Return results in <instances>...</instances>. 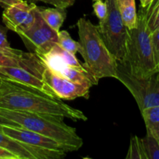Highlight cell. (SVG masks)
<instances>
[{
	"instance_id": "23",
	"label": "cell",
	"mask_w": 159,
	"mask_h": 159,
	"mask_svg": "<svg viewBox=\"0 0 159 159\" xmlns=\"http://www.w3.org/2000/svg\"><path fill=\"white\" fill-rule=\"evenodd\" d=\"M152 52L157 71L159 72V30L151 34Z\"/></svg>"
},
{
	"instance_id": "3",
	"label": "cell",
	"mask_w": 159,
	"mask_h": 159,
	"mask_svg": "<svg viewBox=\"0 0 159 159\" xmlns=\"http://www.w3.org/2000/svg\"><path fill=\"white\" fill-rule=\"evenodd\" d=\"M0 115L20 124L23 128L33 130L52 138L65 145L69 152L82 148L83 141L74 127L64 122L63 116L30 113L0 108Z\"/></svg>"
},
{
	"instance_id": "13",
	"label": "cell",
	"mask_w": 159,
	"mask_h": 159,
	"mask_svg": "<svg viewBox=\"0 0 159 159\" xmlns=\"http://www.w3.org/2000/svg\"><path fill=\"white\" fill-rule=\"evenodd\" d=\"M0 76L4 79L20 82L41 90L51 97L58 99L52 90L43 82L41 79L37 77L30 71L20 67H0Z\"/></svg>"
},
{
	"instance_id": "18",
	"label": "cell",
	"mask_w": 159,
	"mask_h": 159,
	"mask_svg": "<svg viewBox=\"0 0 159 159\" xmlns=\"http://www.w3.org/2000/svg\"><path fill=\"white\" fill-rule=\"evenodd\" d=\"M57 44L64 50L75 55L80 49V43L73 40L67 30H61L57 34Z\"/></svg>"
},
{
	"instance_id": "11",
	"label": "cell",
	"mask_w": 159,
	"mask_h": 159,
	"mask_svg": "<svg viewBox=\"0 0 159 159\" xmlns=\"http://www.w3.org/2000/svg\"><path fill=\"white\" fill-rule=\"evenodd\" d=\"M38 57L43 62L45 67L51 70L54 74L68 79L71 82L88 85L89 87L98 85L99 83V80L96 78L82 72L73 67L69 66L58 56L53 54L51 51L41 56H39Z\"/></svg>"
},
{
	"instance_id": "31",
	"label": "cell",
	"mask_w": 159,
	"mask_h": 159,
	"mask_svg": "<svg viewBox=\"0 0 159 159\" xmlns=\"http://www.w3.org/2000/svg\"><path fill=\"white\" fill-rule=\"evenodd\" d=\"M158 1H159V0H153V2H152V4H151L150 7H152V6H154V5H155V4H156V3L158 2ZM150 7H149V8H150ZM149 8H148V9H149ZM146 11H147V10H146ZM146 11H145V12H146Z\"/></svg>"
},
{
	"instance_id": "32",
	"label": "cell",
	"mask_w": 159,
	"mask_h": 159,
	"mask_svg": "<svg viewBox=\"0 0 159 159\" xmlns=\"http://www.w3.org/2000/svg\"><path fill=\"white\" fill-rule=\"evenodd\" d=\"M2 78L0 76V88H1V86H2Z\"/></svg>"
},
{
	"instance_id": "8",
	"label": "cell",
	"mask_w": 159,
	"mask_h": 159,
	"mask_svg": "<svg viewBox=\"0 0 159 159\" xmlns=\"http://www.w3.org/2000/svg\"><path fill=\"white\" fill-rule=\"evenodd\" d=\"M38 6L26 0L5 8L2 12V21L9 30L17 34L27 30L36 20Z\"/></svg>"
},
{
	"instance_id": "15",
	"label": "cell",
	"mask_w": 159,
	"mask_h": 159,
	"mask_svg": "<svg viewBox=\"0 0 159 159\" xmlns=\"http://www.w3.org/2000/svg\"><path fill=\"white\" fill-rule=\"evenodd\" d=\"M39 12L45 23L54 31L58 33L67 16L65 9L39 7Z\"/></svg>"
},
{
	"instance_id": "26",
	"label": "cell",
	"mask_w": 159,
	"mask_h": 159,
	"mask_svg": "<svg viewBox=\"0 0 159 159\" xmlns=\"http://www.w3.org/2000/svg\"><path fill=\"white\" fill-rule=\"evenodd\" d=\"M3 126H8V127H23L17 123L7 119L4 116L0 115V131H2V127Z\"/></svg>"
},
{
	"instance_id": "7",
	"label": "cell",
	"mask_w": 159,
	"mask_h": 159,
	"mask_svg": "<svg viewBox=\"0 0 159 159\" xmlns=\"http://www.w3.org/2000/svg\"><path fill=\"white\" fill-rule=\"evenodd\" d=\"M57 34L45 23L39 12L38 6L34 24L18 35L28 51L39 57L49 52L57 43Z\"/></svg>"
},
{
	"instance_id": "34",
	"label": "cell",
	"mask_w": 159,
	"mask_h": 159,
	"mask_svg": "<svg viewBox=\"0 0 159 159\" xmlns=\"http://www.w3.org/2000/svg\"><path fill=\"white\" fill-rule=\"evenodd\" d=\"M158 142H159V139H158Z\"/></svg>"
},
{
	"instance_id": "17",
	"label": "cell",
	"mask_w": 159,
	"mask_h": 159,
	"mask_svg": "<svg viewBox=\"0 0 159 159\" xmlns=\"http://www.w3.org/2000/svg\"><path fill=\"white\" fill-rule=\"evenodd\" d=\"M145 123L147 133L159 139V106L148 107L141 111Z\"/></svg>"
},
{
	"instance_id": "5",
	"label": "cell",
	"mask_w": 159,
	"mask_h": 159,
	"mask_svg": "<svg viewBox=\"0 0 159 159\" xmlns=\"http://www.w3.org/2000/svg\"><path fill=\"white\" fill-rule=\"evenodd\" d=\"M107 15L97 25L98 30L107 49L116 61L124 63L126 58L127 26L123 22L116 0H105Z\"/></svg>"
},
{
	"instance_id": "29",
	"label": "cell",
	"mask_w": 159,
	"mask_h": 159,
	"mask_svg": "<svg viewBox=\"0 0 159 159\" xmlns=\"http://www.w3.org/2000/svg\"><path fill=\"white\" fill-rule=\"evenodd\" d=\"M152 2H153V0H145V4H144V7L143 8L144 9V11L148 10V9L149 7H150L151 4L152 3Z\"/></svg>"
},
{
	"instance_id": "4",
	"label": "cell",
	"mask_w": 159,
	"mask_h": 159,
	"mask_svg": "<svg viewBox=\"0 0 159 159\" xmlns=\"http://www.w3.org/2000/svg\"><path fill=\"white\" fill-rule=\"evenodd\" d=\"M124 63L130 72L138 78H148L158 72L154 61L146 12L141 6L138 13L137 26L127 30Z\"/></svg>"
},
{
	"instance_id": "22",
	"label": "cell",
	"mask_w": 159,
	"mask_h": 159,
	"mask_svg": "<svg viewBox=\"0 0 159 159\" xmlns=\"http://www.w3.org/2000/svg\"><path fill=\"white\" fill-rule=\"evenodd\" d=\"M147 26L151 34L159 30V1L146 11Z\"/></svg>"
},
{
	"instance_id": "24",
	"label": "cell",
	"mask_w": 159,
	"mask_h": 159,
	"mask_svg": "<svg viewBox=\"0 0 159 159\" xmlns=\"http://www.w3.org/2000/svg\"><path fill=\"white\" fill-rule=\"evenodd\" d=\"M30 3H37V2H42L47 3V4L53 5L54 7L61 8L65 9L72 6L75 4V0H26Z\"/></svg>"
},
{
	"instance_id": "10",
	"label": "cell",
	"mask_w": 159,
	"mask_h": 159,
	"mask_svg": "<svg viewBox=\"0 0 159 159\" xmlns=\"http://www.w3.org/2000/svg\"><path fill=\"white\" fill-rule=\"evenodd\" d=\"M0 147L15 154L19 159H61L67 155L65 152L48 150L20 142L0 131Z\"/></svg>"
},
{
	"instance_id": "27",
	"label": "cell",
	"mask_w": 159,
	"mask_h": 159,
	"mask_svg": "<svg viewBox=\"0 0 159 159\" xmlns=\"http://www.w3.org/2000/svg\"><path fill=\"white\" fill-rule=\"evenodd\" d=\"M0 159H19V158L10 151L0 147Z\"/></svg>"
},
{
	"instance_id": "1",
	"label": "cell",
	"mask_w": 159,
	"mask_h": 159,
	"mask_svg": "<svg viewBox=\"0 0 159 159\" xmlns=\"http://www.w3.org/2000/svg\"><path fill=\"white\" fill-rule=\"evenodd\" d=\"M0 108L16 111L63 116L72 120L86 121L85 113L41 90L2 78L0 88Z\"/></svg>"
},
{
	"instance_id": "6",
	"label": "cell",
	"mask_w": 159,
	"mask_h": 159,
	"mask_svg": "<svg viewBox=\"0 0 159 159\" xmlns=\"http://www.w3.org/2000/svg\"><path fill=\"white\" fill-rule=\"evenodd\" d=\"M116 79L130 91L140 111L159 106V72L148 78L133 75L125 63L116 61Z\"/></svg>"
},
{
	"instance_id": "21",
	"label": "cell",
	"mask_w": 159,
	"mask_h": 159,
	"mask_svg": "<svg viewBox=\"0 0 159 159\" xmlns=\"http://www.w3.org/2000/svg\"><path fill=\"white\" fill-rule=\"evenodd\" d=\"M8 30L9 29L6 26L0 25V51L13 56H21L24 54L25 52H23L20 50L11 48L7 40Z\"/></svg>"
},
{
	"instance_id": "33",
	"label": "cell",
	"mask_w": 159,
	"mask_h": 159,
	"mask_svg": "<svg viewBox=\"0 0 159 159\" xmlns=\"http://www.w3.org/2000/svg\"><path fill=\"white\" fill-rule=\"evenodd\" d=\"M93 2H95V1H96V0H93Z\"/></svg>"
},
{
	"instance_id": "19",
	"label": "cell",
	"mask_w": 159,
	"mask_h": 159,
	"mask_svg": "<svg viewBox=\"0 0 159 159\" xmlns=\"http://www.w3.org/2000/svg\"><path fill=\"white\" fill-rule=\"evenodd\" d=\"M143 148L147 159H159V142L153 136L147 133L141 138Z\"/></svg>"
},
{
	"instance_id": "16",
	"label": "cell",
	"mask_w": 159,
	"mask_h": 159,
	"mask_svg": "<svg viewBox=\"0 0 159 159\" xmlns=\"http://www.w3.org/2000/svg\"><path fill=\"white\" fill-rule=\"evenodd\" d=\"M117 8L123 22L127 29L136 27L138 24V12L135 0H116Z\"/></svg>"
},
{
	"instance_id": "9",
	"label": "cell",
	"mask_w": 159,
	"mask_h": 159,
	"mask_svg": "<svg viewBox=\"0 0 159 159\" xmlns=\"http://www.w3.org/2000/svg\"><path fill=\"white\" fill-rule=\"evenodd\" d=\"M42 80L48 85L58 99L72 100L79 97L89 99L91 87L73 82L68 79L54 74L45 67L42 73Z\"/></svg>"
},
{
	"instance_id": "28",
	"label": "cell",
	"mask_w": 159,
	"mask_h": 159,
	"mask_svg": "<svg viewBox=\"0 0 159 159\" xmlns=\"http://www.w3.org/2000/svg\"><path fill=\"white\" fill-rule=\"evenodd\" d=\"M21 0H0V6L2 8H6L9 6L15 4V3L19 2Z\"/></svg>"
},
{
	"instance_id": "14",
	"label": "cell",
	"mask_w": 159,
	"mask_h": 159,
	"mask_svg": "<svg viewBox=\"0 0 159 159\" xmlns=\"http://www.w3.org/2000/svg\"><path fill=\"white\" fill-rule=\"evenodd\" d=\"M0 67H20L40 79H41L45 68V65L40 59L30 52L25 53L21 56H13L0 51Z\"/></svg>"
},
{
	"instance_id": "12",
	"label": "cell",
	"mask_w": 159,
	"mask_h": 159,
	"mask_svg": "<svg viewBox=\"0 0 159 159\" xmlns=\"http://www.w3.org/2000/svg\"><path fill=\"white\" fill-rule=\"evenodd\" d=\"M2 132L13 139L34 147L57 151V152H65L67 153L69 152L68 149L58 141L41 134L27 130L23 127L3 126L2 127Z\"/></svg>"
},
{
	"instance_id": "25",
	"label": "cell",
	"mask_w": 159,
	"mask_h": 159,
	"mask_svg": "<svg viewBox=\"0 0 159 159\" xmlns=\"http://www.w3.org/2000/svg\"><path fill=\"white\" fill-rule=\"evenodd\" d=\"M93 12L99 20H102L107 15V6L102 0H96L93 5Z\"/></svg>"
},
{
	"instance_id": "20",
	"label": "cell",
	"mask_w": 159,
	"mask_h": 159,
	"mask_svg": "<svg viewBox=\"0 0 159 159\" xmlns=\"http://www.w3.org/2000/svg\"><path fill=\"white\" fill-rule=\"evenodd\" d=\"M127 159H147L144 148H143L141 138L138 136H133L130 138V147L128 149Z\"/></svg>"
},
{
	"instance_id": "2",
	"label": "cell",
	"mask_w": 159,
	"mask_h": 159,
	"mask_svg": "<svg viewBox=\"0 0 159 159\" xmlns=\"http://www.w3.org/2000/svg\"><path fill=\"white\" fill-rule=\"evenodd\" d=\"M77 26L81 45L79 51L84 60V68L98 80L116 79V61L107 49L97 25L82 17L78 20Z\"/></svg>"
},
{
	"instance_id": "30",
	"label": "cell",
	"mask_w": 159,
	"mask_h": 159,
	"mask_svg": "<svg viewBox=\"0 0 159 159\" xmlns=\"http://www.w3.org/2000/svg\"><path fill=\"white\" fill-rule=\"evenodd\" d=\"M140 2H141V7L144 8V4H145V0H140Z\"/></svg>"
}]
</instances>
